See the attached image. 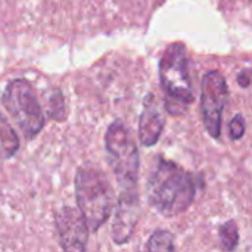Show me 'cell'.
Here are the masks:
<instances>
[{"mask_svg":"<svg viewBox=\"0 0 252 252\" xmlns=\"http://www.w3.org/2000/svg\"><path fill=\"white\" fill-rule=\"evenodd\" d=\"M1 102L27 139L35 137L44 127V112L27 80H13L7 84Z\"/></svg>","mask_w":252,"mask_h":252,"instance_id":"5b68a950","label":"cell"},{"mask_svg":"<svg viewBox=\"0 0 252 252\" xmlns=\"http://www.w3.org/2000/svg\"><path fill=\"white\" fill-rule=\"evenodd\" d=\"M19 149V137L0 114V159L12 158Z\"/></svg>","mask_w":252,"mask_h":252,"instance_id":"30bf717a","label":"cell"},{"mask_svg":"<svg viewBox=\"0 0 252 252\" xmlns=\"http://www.w3.org/2000/svg\"><path fill=\"white\" fill-rule=\"evenodd\" d=\"M140 216V201L137 189L121 190L112 223V239L115 244H127L131 238Z\"/></svg>","mask_w":252,"mask_h":252,"instance_id":"ba28073f","label":"cell"},{"mask_svg":"<svg viewBox=\"0 0 252 252\" xmlns=\"http://www.w3.org/2000/svg\"><path fill=\"white\" fill-rule=\"evenodd\" d=\"M238 83L241 87H248L251 84V71H242L238 75Z\"/></svg>","mask_w":252,"mask_h":252,"instance_id":"9a60e30c","label":"cell"},{"mask_svg":"<svg viewBox=\"0 0 252 252\" xmlns=\"http://www.w3.org/2000/svg\"><path fill=\"white\" fill-rule=\"evenodd\" d=\"M151 207L164 217L185 213L193 202L196 182L193 174L164 157H155L146 185Z\"/></svg>","mask_w":252,"mask_h":252,"instance_id":"6da1fadb","label":"cell"},{"mask_svg":"<svg viewBox=\"0 0 252 252\" xmlns=\"http://www.w3.org/2000/svg\"><path fill=\"white\" fill-rule=\"evenodd\" d=\"M165 118L154 93H149L143 102V111L139 120V139L146 148H152L161 137Z\"/></svg>","mask_w":252,"mask_h":252,"instance_id":"9c48e42d","label":"cell"},{"mask_svg":"<svg viewBox=\"0 0 252 252\" xmlns=\"http://www.w3.org/2000/svg\"><path fill=\"white\" fill-rule=\"evenodd\" d=\"M145 252H176L174 235L168 230H155L146 244Z\"/></svg>","mask_w":252,"mask_h":252,"instance_id":"8fae6325","label":"cell"},{"mask_svg":"<svg viewBox=\"0 0 252 252\" xmlns=\"http://www.w3.org/2000/svg\"><path fill=\"white\" fill-rule=\"evenodd\" d=\"M159 81L167 111L180 115L193 102L188 50L183 43H171L159 59Z\"/></svg>","mask_w":252,"mask_h":252,"instance_id":"3957f363","label":"cell"},{"mask_svg":"<svg viewBox=\"0 0 252 252\" xmlns=\"http://www.w3.org/2000/svg\"><path fill=\"white\" fill-rule=\"evenodd\" d=\"M105 146L109 164L115 173L121 190L137 189L139 179V151L127 126L117 120L105 134Z\"/></svg>","mask_w":252,"mask_h":252,"instance_id":"277c9868","label":"cell"},{"mask_svg":"<svg viewBox=\"0 0 252 252\" xmlns=\"http://www.w3.org/2000/svg\"><path fill=\"white\" fill-rule=\"evenodd\" d=\"M229 100L226 78L220 71H210L204 75L201 84V109L208 134L219 139L221 134V118Z\"/></svg>","mask_w":252,"mask_h":252,"instance_id":"8992f818","label":"cell"},{"mask_svg":"<svg viewBox=\"0 0 252 252\" xmlns=\"http://www.w3.org/2000/svg\"><path fill=\"white\" fill-rule=\"evenodd\" d=\"M219 238L221 241L223 248L227 252H233L239 244V230L235 221H226L219 229Z\"/></svg>","mask_w":252,"mask_h":252,"instance_id":"7c38bea8","label":"cell"},{"mask_svg":"<svg viewBox=\"0 0 252 252\" xmlns=\"http://www.w3.org/2000/svg\"><path fill=\"white\" fill-rule=\"evenodd\" d=\"M50 103H52V117H53V118H62V115H61L59 112L63 114L65 106H63V99H62L61 92H55V94H53Z\"/></svg>","mask_w":252,"mask_h":252,"instance_id":"5bb4252c","label":"cell"},{"mask_svg":"<svg viewBox=\"0 0 252 252\" xmlns=\"http://www.w3.org/2000/svg\"><path fill=\"white\" fill-rule=\"evenodd\" d=\"M229 131H230L232 140H239L245 134V120L241 114H238L232 118V121L229 124Z\"/></svg>","mask_w":252,"mask_h":252,"instance_id":"4fadbf2b","label":"cell"},{"mask_svg":"<svg viewBox=\"0 0 252 252\" xmlns=\"http://www.w3.org/2000/svg\"><path fill=\"white\" fill-rule=\"evenodd\" d=\"M75 199L80 213L92 232H97L109 219L114 190L105 173L92 164L78 168L75 176Z\"/></svg>","mask_w":252,"mask_h":252,"instance_id":"7a4b0ae2","label":"cell"},{"mask_svg":"<svg viewBox=\"0 0 252 252\" xmlns=\"http://www.w3.org/2000/svg\"><path fill=\"white\" fill-rule=\"evenodd\" d=\"M55 224L63 252H86L89 226L80 210L62 207L55 213Z\"/></svg>","mask_w":252,"mask_h":252,"instance_id":"52a82bcc","label":"cell"}]
</instances>
